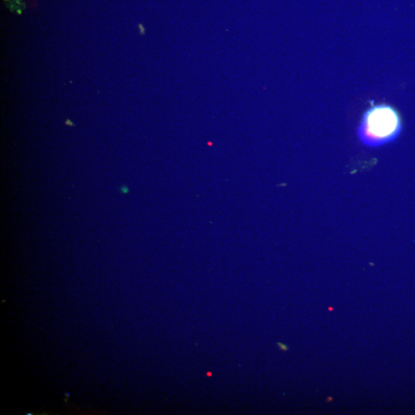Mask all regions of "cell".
Returning <instances> with one entry per match:
<instances>
[{
  "instance_id": "7a4b0ae2",
  "label": "cell",
  "mask_w": 415,
  "mask_h": 415,
  "mask_svg": "<svg viewBox=\"0 0 415 415\" xmlns=\"http://www.w3.org/2000/svg\"><path fill=\"white\" fill-rule=\"evenodd\" d=\"M278 346H279V347L281 348L283 350H288L287 346H284V344H280V343H278Z\"/></svg>"
},
{
  "instance_id": "6da1fadb",
  "label": "cell",
  "mask_w": 415,
  "mask_h": 415,
  "mask_svg": "<svg viewBox=\"0 0 415 415\" xmlns=\"http://www.w3.org/2000/svg\"><path fill=\"white\" fill-rule=\"evenodd\" d=\"M402 128V120L397 110L390 106L380 104L364 112L357 136L366 146L377 148L394 141Z\"/></svg>"
}]
</instances>
